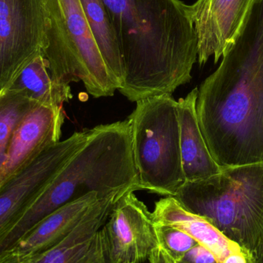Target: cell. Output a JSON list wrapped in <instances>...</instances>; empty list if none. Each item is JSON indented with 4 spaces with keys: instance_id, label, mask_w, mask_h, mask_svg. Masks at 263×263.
Here are the masks:
<instances>
[{
    "instance_id": "cell-7",
    "label": "cell",
    "mask_w": 263,
    "mask_h": 263,
    "mask_svg": "<svg viewBox=\"0 0 263 263\" xmlns=\"http://www.w3.org/2000/svg\"><path fill=\"white\" fill-rule=\"evenodd\" d=\"M47 24L43 0H0V89L43 53Z\"/></svg>"
},
{
    "instance_id": "cell-24",
    "label": "cell",
    "mask_w": 263,
    "mask_h": 263,
    "mask_svg": "<svg viewBox=\"0 0 263 263\" xmlns=\"http://www.w3.org/2000/svg\"><path fill=\"white\" fill-rule=\"evenodd\" d=\"M256 262L263 263V243L256 255Z\"/></svg>"
},
{
    "instance_id": "cell-11",
    "label": "cell",
    "mask_w": 263,
    "mask_h": 263,
    "mask_svg": "<svg viewBox=\"0 0 263 263\" xmlns=\"http://www.w3.org/2000/svg\"><path fill=\"white\" fill-rule=\"evenodd\" d=\"M64 120L63 107L38 103L32 108L12 134L0 173V182L60 142Z\"/></svg>"
},
{
    "instance_id": "cell-13",
    "label": "cell",
    "mask_w": 263,
    "mask_h": 263,
    "mask_svg": "<svg viewBox=\"0 0 263 263\" xmlns=\"http://www.w3.org/2000/svg\"><path fill=\"white\" fill-rule=\"evenodd\" d=\"M101 198L99 193H91L63 205L37 223L10 250L18 256L29 258L46 253L63 241L77 227L89 207Z\"/></svg>"
},
{
    "instance_id": "cell-20",
    "label": "cell",
    "mask_w": 263,
    "mask_h": 263,
    "mask_svg": "<svg viewBox=\"0 0 263 263\" xmlns=\"http://www.w3.org/2000/svg\"><path fill=\"white\" fill-rule=\"evenodd\" d=\"M175 263H219L216 256L205 247L197 244Z\"/></svg>"
},
{
    "instance_id": "cell-5",
    "label": "cell",
    "mask_w": 263,
    "mask_h": 263,
    "mask_svg": "<svg viewBox=\"0 0 263 263\" xmlns=\"http://www.w3.org/2000/svg\"><path fill=\"white\" fill-rule=\"evenodd\" d=\"M47 14L43 55L59 83L82 81L94 98L112 97L119 86L94 40L80 0H43Z\"/></svg>"
},
{
    "instance_id": "cell-8",
    "label": "cell",
    "mask_w": 263,
    "mask_h": 263,
    "mask_svg": "<svg viewBox=\"0 0 263 263\" xmlns=\"http://www.w3.org/2000/svg\"><path fill=\"white\" fill-rule=\"evenodd\" d=\"M88 135L89 129L76 132L0 182V239L12 230L59 172L83 146Z\"/></svg>"
},
{
    "instance_id": "cell-23",
    "label": "cell",
    "mask_w": 263,
    "mask_h": 263,
    "mask_svg": "<svg viewBox=\"0 0 263 263\" xmlns=\"http://www.w3.org/2000/svg\"><path fill=\"white\" fill-rule=\"evenodd\" d=\"M148 263H173L168 255L160 247L155 248L150 255Z\"/></svg>"
},
{
    "instance_id": "cell-16",
    "label": "cell",
    "mask_w": 263,
    "mask_h": 263,
    "mask_svg": "<svg viewBox=\"0 0 263 263\" xmlns=\"http://www.w3.org/2000/svg\"><path fill=\"white\" fill-rule=\"evenodd\" d=\"M7 86L20 89L37 103L48 106L63 107L72 98L70 85L52 78L43 54L35 57Z\"/></svg>"
},
{
    "instance_id": "cell-22",
    "label": "cell",
    "mask_w": 263,
    "mask_h": 263,
    "mask_svg": "<svg viewBox=\"0 0 263 263\" xmlns=\"http://www.w3.org/2000/svg\"><path fill=\"white\" fill-rule=\"evenodd\" d=\"M35 259L18 256L12 250L0 253V263H34Z\"/></svg>"
},
{
    "instance_id": "cell-12",
    "label": "cell",
    "mask_w": 263,
    "mask_h": 263,
    "mask_svg": "<svg viewBox=\"0 0 263 263\" xmlns=\"http://www.w3.org/2000/svg\"><path fill=\"white\" fill-rule=\"evenodd\" d=\"M130 191L120 190L101 198L63 241L36 256L34 263H108L100 230L117 201Z\"/></svg>"
},
{
    "instance_id": "cell-18",
    "label": "cell",
    "mask_w": 263,
    "mask_h": 263,
    "mask_svg": "<svg viewBox=\"0 0 263 263\" xmlns=\"http://www.w3.org/2000/svg\"><path fill=\"white\" fill-rule=\"evenodd\" d=\"M38 103L20 89L9 86L0 89V173L14 131L26 114Z\"/></svg>"
},
{
    "instance_id": "cell-1",
    "label": "cell",
    "mask_w": 263,
    "mask_h": 263,
    "mask_svg": "<svg viewBox=\"0 0 263 263\" xmlns=\"http://www.w3.org/2000/svg\"><path fill=\"white\" fill-rule=\"evenodd\" d=\"M199 127L221 168L263 163V0L220 66L200 86Z\"/></svg>"
},
{
    "instance_id": "cell-15",
    "label": "cell",
    "mask_w": 263,
    "mask_h": 263,
    "mask_svg": "<svg viewBox=\"0 0 263 263\" xmlns=\"http://www.w3.org/2000/svg\"><path fill=\"white\" fill-rule=\"evenodd\" d=\"M156 224L170 226L190 235L208 249L220 263L242 247L229 239L209 221L187 210L176 198L165 196L155 203L152 212Z\"/></svg>"
},
{
    "instance_id": "cell-4",
    "label": "cell",
    "mask_w": 263,
    "mask_h": 263,
    "mask_svg": "<svg viewBox=\"0 0 263 263\" xmlns=\"http://www.w3.org/2000/svg\"><path fill=\"white\" fill-rule=\"evenodd\" d=\"M174 197L256 256L263 243V163L226 167L185 182Z\"/></svg>"
},
{
    "instance_id": "cell-6",
    "label": "cell",
    "mask_w": 263,
    "mask_h": 263,
    "mask_svg": "<svg viewBox=\"0 0 263 263\" xmlns=\"http://www.w3.org/2000/svg\"><path fill=\"white\" fill-rule=\"evenodd\" d=\"M128 118L141 189L174 197L185 182L177 101L168 94L142 99Z\"/></svg>"
},
{
    "instance_id": "cell-17",
    "label": "cell",
    "mask_w": 263,
    "mask_h": 263,
    "mask_svg": "<svg viewBox=\"0 0 263 263\" xmlns=\"http://www.w3.org/2000/svg\"><path fill=\"white\" fill-rule=\"evenodd\" d=\"M80 1L103 60L120 88L123 79V60L103 0Z\"/></svg>"
},
{
    "instance_id": "cell-25",
    "label": "cell",
    "mask_w": 263,
    "mask_h": 263,
    "mask_svg": "<svg viewBox=\"0 0 263 263\" xmlns=\"http://www.w3.org/2000/svg\"></svg>"
},
{
    "instance_id": "cell-21",
    "label": "cell",
    "mask_w": 263,
    "mask_h": 263,
    "mask_svg": "<svg viewBox=\"0 0 263 263\" xmlns=\"http://www.w3.org/2000/svg\"><path fill=\"white\" fill-rule=\"evenodd\" d=\"M220 263H257L256 256L246 249L241 248L227 256Z\"/></svg>"
},
{
    "instance_id": "cell-9",
    "label": "cell",
    "mask_w": 263,
    "mask_h": 263,
    "mask_svg": "<svg viewBox=\"0 0 263 263\" xmlns=\"http://www.w3.org/2000/svg\"><path fill=\"white\" fill-rule=\"evenodd\" d=\"M133 193L117 201L100 230L108 263H145L159 247L153 214Z\"/></svg>"
},
{
    "instance_id": "cell-2",
    "label": "cell",
    "mask_w": 263,
    "mask_h": 263,
    "mask_svg": "<svg viewBox=\"0 0 263 263\" xmlns=\"http://www.w3.org/2000/svg\"><path fill=\"white\" fill-rule=\"evenodd\" d=\"M123 66L118 89L129 101L172 95L192 79L198 39L180 0H103Z\"/></svg>"
},
{
    "instance_id": "cell-19",
    "label": "cell",
    "mask_w": 263,
    "mask_h": 263,
    "mask_svg": "<svg viewBox=\"0 0 263 263\" xmlns=\"http://www.w3.org/2000/svg\"><path fill=\"white\" fill-rule=\"evenodd\" d=\"M155 229L159 247L165 250L173 263L199 244L190 235L175 227L155 223Z\"/></svg>"
},
{
    "instance_id": "cell-3",
    "label": "cell",
    "mask_w": 263,
    "mask_h": 263,
    "mask_svg": "<svg viewBox=\"0 0 263 263\" xmlns=\"http://www.w3.org/2000/svg\"><path fill=\"white\" fill-rule=\"evenodd\" d=\"M120 190H142L133 160L129 118L89 130L83 146L0 239V253L15 244L46 216L91 193L108 196Z\"/></svg>"
},
{
    "instance_id": "cell-14",
    "label": "cell",
    "mask_w": 263,
    "mask_h": 263,
    "mask_svg": "<svg viewBox=\"0 0 263 263\" xmlns=\"http://www.w3.org/2000/svg\"><path fill=\"white\" fill-rule=\"evenodd\" d=\"M198 94L196 87L177 101L181 159L185 182L208 179L222 170L212 157L199 127L196 112Z\"/></svg>"
},
{
    "instance_id": "cell-10",
    "label": "cell",
    "mask_w": 263,
    "mask_h": 263,
    "mask_svg": "<svg viewBox=\"0 0 263 263\" xmlns=\"http://www.w3.org/2000/svg\"><path fill=\"white\" fill-rule=\"evenodd\" d=\"M256 0H197L188 5L198 39V63H214L231 49L245 29Z\"/></svg>"
}]
</instances>
